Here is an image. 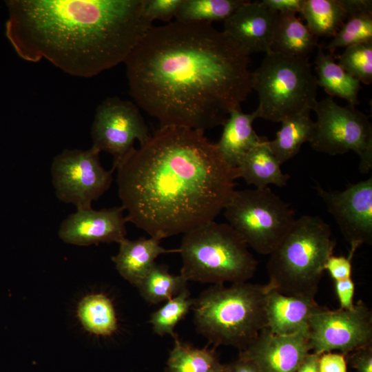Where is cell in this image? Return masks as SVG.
<instances>
[{"label": "cell", "instance_id": "1", "mask_svg": "<svg viewBox=\"0 0 372 372\" xmlns=\"http://www.w3.org/2000/svg\"><path fill=\"white\" fill-rule=\"evenodd\" d=\"M124 63L130 94L160 127L223 125L252 91L249 56L210 23L152 25Z\"/></svg>", "mask_w": 372, "mask_h": 372}, {"label": "cell", "instance_id": "2", "mask_svg": "<svg viewBox=\"0 0 372 372\" xmlns=\"http://www.w3.org/2000/svg\"><path fill=\"white\" fill-rule=\"evenodd\" d=\"M116 169L127 221L160 240L214 221L238 178L204 132L180 127H159Z\"/></svg>", "mask_w": 372, "mask_h": 372}, {"label": "cell", "instance_id": "3", "mask_svg": "<svg viewBox=\"0 0 372 372\" xmlns=\"http://www.w3.org/2000/svg\"><path fill=\"white\" fill-rule=\"evenodd\" d=\"M145 0H12L6 35L19 56L90 78L124 63L152 22Z\"/></svg>", "mask_w": 372, "mask_h": 372}, {"label": "cell", "instance_id": "4", "mask_svg": "<svg viewBox=\"0 0 372 372\" xmlns=\"http://www.w3.org/2000/svg\"><path fill=\"white\" fill-rule=\"evenodd\" d=\"M269 287L247 282L214 285L194 298L197 331L214 346L245 349L266 327Z\"/></svg>", "mask_w": 372, "mask_h": 372}, {"label": "cell", "instance_id": "5", "mask_svg": "<svg viewBox=\"0 0 372 372\" xmlns=\"http://www.w3.org/2000/svg\"><path fill=\"white\" fill-rule=\"evenodd\" d=\"M335 241L321 218L304 215L269 255L267 285L288 296L315 299Z\"/></svg>", "mask_w": 372, "mask_h": 372}, {"label": "cell", "instance_id": "6", "mask_svg": "<svg viewBox=\"0 0 372 372\" xmlns=\"http://www.w3.org/2000/svg\"><path fill=\"white\" fill-rule=\"evenodd\" d=\"M180 274L187 280L224 285L247 282L258 262L227 223L211 221L184 234L178 249Z\"/></svg>", "mask_w": 372, "mask_h": 372}, {"label": "cell", "instance_id": "7", "mask_svg": "<svg viewBox=\"0 0 372 372\" xmlns=\"http://www.w3.org/2000/svg\"><path fill=\"white\" fill-rule=\"evenodd\" d=\"M256 91L258 118L281 122L290 116L312 111L317 102L318 83L308 58L270 52L251 73Z\"/></svg>", "mask_w": 372, "mask_h": 372}, {"label": "cell", "instance_id": "8", "mask_svg": "<svg viewBox=\"0 0 372 372\" xmlns=\"http://www.w3.org/2000/svg\"><path fill=\"white\" fill-rule=\"evenodd\" d=\"M223 210L247 245L262 255L272 252L296 220L290 205L269 187L235 190Z\"/></svg>", "mask_w": 372, "mask_h": 372}, {"label": "cell", "instance_id": "9", "mask_svg": "<svg viewBox=\"0 0 372 372\" xmlns=\"http://www.w3.org/2000/svg\"><path fill=\"white\" fill-rule=\"evenodd\" d=\"M317 116L309 141L314 150L335 156L350 151L360 158L359 169H372V125L369 117L354 106H341L331 96L317 101L313 110Z\"/></svg>", "mask_w": 372, "mask_h": 372}, {"label": "cell", "instance_id": "10", "mask_svg": "<svg viewBox=\"0 0 372 372\" xmlns=\"http://www.w3.org/2000/svg\"><path fill=\"white\" fill-rule=\"evenodd\" d=\"M99 154L92 146L85 150L66 149L54 157L52 182L59 200L76 209H90L110 188L114 170L102 167Z\"/></svg>", "mask_w": 372, "mask_h": 372}, {"label": "cell", "instance_id": "11", "mask_svg": "<svg viewBox=\"0 0 372 372\" xmlns=\"http://www.w3.org/2000/svg\"><path fill=\"white\" fill-rule=\"evenodd\" d=\"M308 335L311 352L338 351L348 355L372 345V313L362 301L351 309L321 307L310 317Z\"/></svg>", "mask_w": 372, "mask_h": 372}, {"label": "cell", "instance_id": "12", "mask_svg": "<svg viewBox=\"0 0 372 372\" xmlns=\"http://www.w3.org/2000/svg\"><path fill=\"white\" fill-rule=\"evenodd\" d=\"M138 106L117 96L108 97L97 107L91 127L92 147L112 155L114 171L134 147L149 137Z\"/></svg>", "mask_w": 372, "mask_h": 372}, {"label": "cell", "instance_id": "13", "mask_svg": "<svg viewBox=\"0 0 372 372\" xmlns=\"http://www.w3.org/2000/svg\"><path fill=\"white\" fill-rule=\"evenodd\" d=\"M319 196L350 245L372 243V177L350 185L342 191L316 186Z\"/></svg>", "mask_w": 372, "mask_h": 372}, {"label": "cell", "instance_id": "14", "mask_svg": "<svg viewBox=\"0 0 372 372\" xmlns=\"http://www.w3.org/2000/svg\"><path fill=\"white\" fill-rule=\"evenodd\" d=\"M122 206L100 210L76 209L60 225L58 235L68 244L88 246L99 243H119L127 234Z\"/></svg>", "mask_w": 372, "mask_h": 372}, {"label": "cell", "instance_id": "15", "mask_svg": "<svg viewBox=\"0 0 372 372\" xmlns=\"http://www.w3.org/2000/svg\"><path fill=\"white\" fill-rule=\"evenodd\" d=\"M310 352L308 329L282 335L265 327L238 355L253 361L262 372H296Z\"/></svg>", "mask_w": 372, "mask_h": 372}, {"label": "cell", "instance_id": "16", "mask_svg": "<svg viewBox=\"0 0 372 372\" xmlns=\"http://www.w3.org/2000/svg\"><path fill=\"white\" fill-rule=\"evenodd\" d=\"M278 12L260 1H246L224 21L223 32L241 50L252 53L271 52Z\"/></svg>", "mask_w": 372, "mask_h": 372}, {"label": "cell", "instance_id": "17", "mask_svg": "<svg viewBox=\"0 0 372 372\" xmlns=\"http://www.w3.org/2000/svg\"><path fill=\"white\" fill-rule=\"evenodd\" d=\"M320 307L315 299L288 296L270 288L266 301V327L282 335L307 330L310 317Z\"/></svg>", "mask_w": 372, "mask_h": 372}, {"label": "cell", "instance_id": "18", "mask_svg": "<svg viewBox=\"0 0 372 372\" xmlns=\"http://www.w3.org/2000/svg\"><path fill=\"white\" fill-rule=\"evenodd\" d=\"M160 240L153 237L136 240L123 239L116 255L112 258L118 273L134 286H137L156 263V258L163 254L178 252V249L163 248Z\"/></svg>", "mask_w": 372, "mask_h": 372}, {"label": "cell", "instance_id": "19", "mask_svg": "<svg viewBox=\"0 0 372 372\" xmlns=\"http://www.w3.org/2000/svg\"><path fill=\"white\" fill-rule=\"evenodd\" d=\"M258 118L255 110L247 114L237 108L229 113L223 124L221 136L216 145L231 167L236 168L244 156L265 138L258 136L253 127Z\"/></svg>", "mask_w": 372, "mask_h": 372}, {"label": "cell", "instance_id": "20", "mask_svg": "<svg viewBox=\"0 0 372 372\" xmlns=\"http://www.w3.org/2000/svg\"><path fill=\"white\" fill-rule=\"evenodd\" d=\"M272 153L269 140L265 138L251 149L236 167L238 178H242L248 185L255 188L268 187L269 185L283 187L290 176L284 174Z\"/></svg>", "mask_w": 372, "mask_h": 372}, {"label": "cell", "instance_id": "21", "mask_svg": "<svg viewBox=\"0 0 372 372\" xmlns=\"http://www.w3.org/2000/svg\"><path fill=\"white\" fill-rule=\"evenodd\" d=\"M318 38L295 13H278L271 52L285 56L308 58L318 46Z\"/></svg>", "mask_w": 372, "mask_h": 372}, {"label": "cell", "instance_id": "22", "mask_svg": "<svg viewBox=\"0 0 372 372\" xmlns=\"http://www.w3.org/2000/svg\"><path fill=\"white\" fill-rule=\"evenodd\" d=\"M315 59L318 85L322 87L329 96H338L346 100L349 105L359 103L360 82L344 71L333 57L318 45Z\"/></svg>", "mask_w": 372, "mask_h": 372}, {"label": "cell", "instance_id": "23", "mask_svg": "<svg viewBox=\"0 0 372 372\" xmlns=\"http://www.w3.org/2000/svg\"><path fill=\"white\" fill-rule=\"evenodd\" d=\"M310 113L306 111L284 119L276 138L269 141V147L280 165L294 157L303 143L310 141L315 127Z\"/></svg>", "mask_w": 372, "mask_h": 372}, {"label": "cell", "instance_id": "24", "mask_svg": "<svg viewBox=\"0 0 372 372\" xmlns=\"http://www.w3.org/2000/svg\"><path fill=\"white\" fill-rule=\"evenodd\" d=\"M167 361L166 372H225L214 349H198L181 342L176 335Z\"/></svg>", "mask_w": 372, "mask_h": 372}, {"label": "cell", "instance_id": "25", "mask_svg": "<svg viewBox=\"0 0 372 372\" xmlns=\"http://www.w3.org/2000/svg\"><path fill=\"white\" fill-rule=\"evenodd\" d=\"M77 316L85 330L99 336H109L118 329L115 309L103 293L84 297L78 305Z\"/></svg>", "mask_w": 372, "mask_h": 372}, {"label": "cell", "instance_id": "26", "mask_svg": "<svg viewBox=\"0 0 372 372\" xmlns=\"http://www.w3.org/2000/svg\"><path fill=\"white\" fill-rule=\"evenodd\" d=\"M299 13L317 37H333L347 19L340 0H303Z\"/></svg>", "mask_w": 372, "mask_h": 372}, {"label": "cell", "instance_id": "27", "mask_svg": "<svg viewBox=\"0 0 372 372\" xmlns=\"http://www.w3.org/2000/svg\"><path fill=\"white\" fill-rule=\"evenodd\" d=\"M187 282L180 273L173 275L167 266L155 263L136 287L147 303L156 304L176 296L187 288Z\"/></svg>", "mask_w": 372, "mask_h": 372}, {"label": "cell", "instance_id": "28", "mask_svg": "<svg viewBox=\"0 0 372 372\" xmlns=\"http://www.w3.org/2000/svg\"><path fill=\"white\" fill-rule=\"evenodd\" d=\"M246 0H182L175 21L189 23H210L225 21Z\"/></svg>", "mask_w": 372, "mask_h": 372}, {"label": "cell", "instance_id": "29", "mask_svg": "<svg viewBox=\"0 0 372 372\" xmlns=\"http://www.w3.org/2000/svg\"><path fill=\"white\" fill-rule=\"evenodd\" d=\"M194 298L191 297L187 288L169 300L151 314L149 322L153 331L161 336L176 334L174 330L176 324L184 318L192 308Z\"/></svg>", "mask_w": 372, "mask_h": 372}, {"label": "cell", "instance_id": "30", "mask_svg": "<svg viewBox=\"0 0 372 372\" xmlns=\"http://www.w3.org/2000/svg\"><path fill=\"white\" fill-rule=\"evenodd\" d=\"M339 65L360 83L372 82V41L354 44L345 48L337 56Z\"/></svg>", "mask_w": 372, "mask_h": 372}, {"label": "cell", "instance_id": "31", "mask_svg": "<svg viewBox=\"0 0 372 372\" xmlns=\"http://www.w3.org/2000/svg\"><path fill=\"white\" fill-rule=\"evenodd\" d=\"M368 41H372V14L357 15L347 19L324 49L332 55L338 48Z\"/></svg>", "mask_w": 372, "mask_h": 372}, {"label": "cell", "instance_id": "32", "mask_svg": "<svg viewBox=\"0 0 372 372\" xmlns=\"http://www.w3.org/2000/svg\"><path fill=\"white\" fill-rule=\"evenodd\" d=\"M182 0H145L144 14L151 22H169L175 18Z\"/></svg>", "mask_w": 372, "mask_h": 372}, {"label": "cell", "instance_id": "33", "mask_svg": "<svg viewBox=\"0 0 372 372\" xmlns=\"http://www.w3.org/2000/svg\"><path fill=\"white\" fill-rule=\"evenodd\" d=\"M358 247L351 246L348 256L332 254L327 259L324 270L329 272L335 282L351 278L352 259Z\"/></svg>", "mask_w": 372, "mask_h": 372}, {"label": "cell", "instance_id": "34", "mask_svg": "<svg viewBox=\"0 0 372 372\" xmlns=\"http://www.w3.org/2000/svg\"><path fill=\"white\" fill-rule=\"evenodd\" d=\"M345 355L340 353L327 352L320 355V372H347Z\"/></svg>", "mask_w": 372, "mask_h": 372}, {"label": "cell", "instance_id": "35", "mask_svg": "<svg viewBox=\"0 0 372 372\" xmlns=\"http://www.w3.org/2000/svg\"><path fill=\"white\" fill-rule=\"evenodd\" d=\"M349 355V362L356 372H372V345L356 350Z\"/></svg>", "mask_w": 372, "mask_h": 372}, {"label": "cell", "instance_id": "36", "mask_svg": "<svg viewBox=\"0 0 372 372\" xmlns=\"http://www.w3.org/2000/svg\"><path fill=\"white\" fill-rule=\"evenodd\" d=\"M335 291L342 309H351L354 306L355 284L351 278L335 282Z\"/></svg>", "mask_w": 372, "mask_h": 372}, {"label": "cell", "instance_id": "37", "mask_svg": "<svg viewBox=\"0 0 372 372\" xmlns=\"http://www.w3.org/2000/svg\"><path fill=\"white\" fill-rule=\"evenodd\" d=\"M347 19L361 14H372L371 0H340Z\"/></svg>", "mask_w": 372, "mask_h": 372}, {"label": "cell", "instance_id": "38", "mask_svg": "<svg viewBox=\"0 0 372 372\" xmlns=\"http://www.w3.org/2000/svg\"><path fill=\"white\" fill-rule=\"evenodd\" d=\"M303 0H262L260 3L278 13L300 12Z\"/></svg>", "mask_w": 372, "mask_h": 372}, {"label": "cell", "instance_id": "39", "mask_svg": "<svg viewBox=\"0 0 372 372\" xmlns=\"http://www.w3.org/2000/svg\"><path fill=\"white\" fill-rule=\"evenodd\" d=\"M225 372H262L251 360L238 355L230 363L225 364Z\"/></svg>", "mask_w": 372, "mask_h": 372}, {"label": "cell", "instance_id": "40", "mask_svg": "<svg viewBox=\"0 0 372 372\" xmlns=\"http://www.w3.org/2000/svg\"><path fill=\"white\" fill-rule=\"evenodd\" d=\"M320 354L310 352L303 359L296 372H320Z\"/></svg>", "mask_w": 372, "mask_h": 372}]
</instances>
